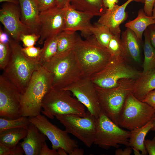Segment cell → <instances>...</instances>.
Instances as JSON below:
<instances>
[{"label": "cell", "mask_w": 155, "mask_h": 155, "mask_svg": "<svg viewBox=\"0 0 155 155\" xmlns=\"http://www.w3.org/2000/svg\"><path fill=\"white\" fill-rule=\"evenodd\" d=\"M40 12L45 11L56 6L55 0H35Z\"/></svg>", "instance_id": "36"}, {"label": "cell", "mask_w": 155, "mask_h": 155, "mask_svg": "<svg viewBox=\"0 0 155 155\" xmlns=\"http://www.w3.org/2000/svg\"><path fill=\"white\" fill-rule=\"evenodd\" d=\"M21 20L28 28L30 34H39L40 11L35 0H19Z\"/></svg>", "instance_id": "18"}, {"label": "cell", "mask_w": 155, "mask_h": 155, "mask_svg": "<svg viewBox=\"0 0 155 155\" xmlns=\"http://www.w3.org/2000/svg\"><path fill=\"white\" fill-rule=\"evenodd\" d=\"M42 66L50 74L55 89L63 90L84 76L73 49L56 55Z\"/></svg>", "instance_id": "2"}, {"label": "cell", "mask_w": 155, "mask_h": 155, "mask_svg": "<svg viewBox=\"0 0 155 155\" xmlns=\"http://www.w3.org/2000/svg\"><path fill=\"white\" fill-rule=\"evenodd\" d=\"M0 42L7 43L9 42L10 37L8 34L4 32L0 27Z\"/></svg>", "instance_id": "44"}, {"label": "cell", "mask_w": 155, "mask_h": 155, "mask_svg": "<svg viewBox=\"0 0 155 155\" xmlns=\"http://www.w3.org/2000/svg\"><path fill=\"white\" fill-rule=\"evenodd\" d=\"M27 130L22 128L9 129L0 132V143L12 148L16 147L20 140L26 136Z\"/></svg>", "instance_id": "26"}, {"label": "cell", "mask_w": 155, "mask_h": 155, "mask_svg": "<svg viewBox=\"0 0 155 155\" xmlns=\"http://www.w3.org/2000/svg\"><path fill=\"white\" fill-rule=\"evenodd\" d=\"M153 127L151 119L144 126L130 131L131 135L129 141V145L141 151V155H146L148 154L145 146V139Z\"/></svg>", "instance_id": "24"}, {"label": "cell", "mask_w": 155, "mask_h": 155, "mask_svg": "<svg viewBox=\"0 0 155 155\" xmlns=\"http://www.w3.org/2000/svg\"><path fill=\"white\" fill-rule=\"evenodd\" d=\"M133 150V151L134 154L135 155H141V154L140 152V150L137 148H134L132 147Z\"/></svg>", "instance_id": "49"}, {"label": "cell", "mask_w": 155, "mask_h": 155, "mask_svg": "<svg viewBox=\"0 0 155 155\" xmlns=\"http://www.w3.org/2000/svg\"><path fill=\"white\" fill-rule=\"evenodd\" d=\"M40 38L39 35L34 33L22 34L20 37L24 47H30L34 45Z\"/></svg>", "instance_id": "35"}, {"label": "cell", "mask_w": 155, "mask_h": 155, "mask_svg": "<svg viewBox=\"0 0 155 155\" xmlns=\"http://www.w3.org/2000/svg\"><path fill=\"white\" fill-rule=\"evenodd\" d=\"M155 109L137 98L132 93L127 96L119 118V125L129 131L142 127L151 120Z\"/></svg>", "instance_id": "7"}, {"label": "cell", "mask_w": 155, "mask_h": 155, "mask_svg": "<svg viewBox=\"0 0 155 155\" xmlns=\"http://www.w3.org/2000/svg\"><path fill=\"white\" fill-rule=\"evenodd\" d=\"M97 41L107 48L109 41L113 35L109 28L105 26L95 23L90 29Z\"/></svg>", "instance_id": "30"}, {"label": "cell", "mask_w": 155, "mask_h": 155, "mask_svg": "<svg viewBox=\"0 0 155 155\" xmlns=\"http://www.w3.org/2000/svg\"><path fill=\"white\" fill-rule=\"evenodd\" d=\"M22 49L27 57L34 62L40 64V61L42 48L32 46L22 48Z\"/></svg>", "instance_id": "33"}, {"label": "cell", "mask_w": 155, "mask_h": 155, "mask_svg": "<svg viewBox=\"0 0 155 155\" xmlns=\"http://www.w3.org/2000/svg\"><path fill=\"white\" fill-rule=\"evenodd\" d=\"M154 24L153 16L147 15L143 9H142L138 11L136 18L127 22L125 26L132 31L141 41L144 31L149 26Z\"/></svg>", "instance_id": "22"}, {"label": "cell", "mask_w": 155, "mask_h": 155, "mask_svg": "<svg viewBox=\"0 0 155 155\" xmlns=\"http://www.w3.org/2000/svg\"><path fill=\"white\" fill-rule=\"evenodd\" d=\"M79 35L75 32L68 30H63L58 34L56 55L73 49Z\"/></svg>", "instance_id": "27"}, {"label": "cell", "mask_w": 155, "mask_h": 155, "mask_svg": "<svg viewBox=\"0 0 155 155\" xmlns=\"http://www.w3.org/2000/svg\"><path fill=\"white\" fill-rule=\"evenodd\" d=\"M0 2H5L12 3L17 5H19V0H0Z\"/></svg>", "instance_id": "47"}, {"label": "cell", "mask_w": 155, "mask_h": 155, "mask_svg": "<svg viewBox=\"0 0 155 155\" xmlns=\"http://www.w3.org/2000/svg\"><path fill=\"white\" fill-rule=\"evenodd\" d=\"M11 49L9 42H0V69L3 70L7 65L10 57Z\"/></svg>", "instance_id": "32"}, {"label": "cell", "mask_w": 155, "mask_h": 155, "mask_svg": "<svg viewBox=\"0 0 155 155\" xmlns=\"http://www.w3.org/2000/svg\"><path fill=\"white\" fill-rule=\"evenodd\" d=\"M118 2L119 0H103L105 7L109 10L112 9Z\"/></svg>", "instance_id": "43"}, {"label": "cell", "mask_w": 155, "mask_h": 155, "mask_svg": "<svg viewBox=\"0 0 155 155\" xmlns=\"http://www.w3.org/2000/svg\"><path fill=\"white\" fill-rule=\"evenodd\" d=\"M23 94L2 74L0 76V116L10 119L22 116Z\"/></svg>", "instance_id": "12"}, {"label": "cell", "mask_w": 155, "mask_h": 155, "mask_svg": "<svg viewBox=\"0 0 155 155\" xmlns=\"http://www.w3.org/2000/svg\"><path fill=\"white\" fill-rule=\"evenodd\" d=\"M84 151L81 148L78 147L74 148L69 155H83L84 154Z\"/></svg>", "instance_id": "46"}, {"label": "cell", "mask_w": 155, "mask_h": 155, "mask_svg": "<svg viewBox=\"0 0 155 155\" xmlns=\"http://www.w3.org/2000/svg\"><path fill=\"white\" fill-rule=\"evenodd\" d=\"M152 120L153 123V127L151 130L155 131V114L152 117Z\"/></svg>", "instance_id": "50"}, {"label": "cell", "mask_w": 155, "mask_h": 155, "mask_svg": "<svg viewBox=\"0 0 155 155\" xmlns=\"http://www.w3.org/2000/svg\"><path fill=\"white\" fill-rule=\"evenodd\" d=\"M121 41L128 59L137 63L141 62L140 41L134 33L127 28L121 37Z\"/></svg>", "instance_id": "20"}, {"label": "cell", "mask_w": 155, "mask_h": 155, "mask_svg": "<svg viewBox=\"0 0 155 155\" xmlns=\"http://www.w3.org/2000/svg\"><path fill=\"white\" fill-rule=\"evenodd\" d=\"M41 112L48 118L53 119L57 116L74 115L85 116V106L69 91L52 88L44 97Z\"/></svg>", "instance_id": "6"}, {"label": "cell", "mask_w": 155, "mask_h": 155, "mask_svg": "<svg viewBox=\"0 0 155 155\" xmlns=\"http://www.w3.org/2000/svg\"><path fill=\"white\" fill-rule=\"evenodd\" d=\"M144 144L149 154L155 155V136L152 140H145Z\"/></svg>", "instance_id": "37"}, {"label": "cell", "mask_w": 155, "mask_h": 155, "mask_svg": "<svg viewBox=\"0 0 155 155\" xmlns=\"http://www.w3.org/2000/svg\"><path fill=\"white\" fill-rule=\"evenodd\" d=\"M144 58L142 65L143 75L155 69V48L151 43L148 28L144 31Z\"/></svg>", "instance_id": "25"}, {"label": "cell", "mask_w": 155, "mask_h": 155, "mask_svg": "<svg viewBox=\"0 0 155 155\" xmlns=\"http://www.w3.org/2000/svg\"><path fill=\"white\" fill-rule=\"evenodd\" d=\"M55 117L64 126L66 131L78 138L87 147L90 148L94 144L97 119L88 111L84 117L66 115Z\"/></svg>", "instance_id": "10"}, {"label": "cell", "mask_w": 155, "mask_h": 155, "mask_svg": "<svg viewBox=\"0 0 155 155\" xmlns=\"http://www.w3.org/2000/svg\"><path fill=\"white\" fill-rule=\"evenodd\" d=\"M0 21L10 36L17 42L20 41L22 34H30L21 20L19 5L8 2L3 3L0 10Z\"/></svg>", "instance_id": "15"}, {"label": "cell", "mask_w": 155, "mask_h": 155, "mask_svg": "<svg viewBox=\"0 0 155 155\" xmlns=\"http://www.w3.org/2000/svg\"><path fill=\"white\" fill-rule=\"evenodd\" d=\"M155 0H145L143 9L146 15L152 16V10Z\"/></svg>", "instance_id": "39"}, {"label": "cell", "mask_w": 155, "mask_h": 155, "mask_svg": "<svg viewBox=\"0 0 155 155\" xmlns=\"http://www.w3.org/2000/svg\"><path fill=\"white\" fill-rule=\"evenodd\" d=\"M52 88L50 74L42 66L33 73L21 101L22 116H36L42 111L43 99Z\"/></svg>", "instance_id": "4"}, {"label": "cell", "mask_w": 155, "mask_h": 155, "mask_svg": "<svg viewBox=\"0 0 155 155\" xmlns=\"http://www.w3.org/2000/svg\"><path fill=\"white\" fill-rule=\"evenodd\" d=\"M27 130L26 136L20 145L26 155H40L42 146L46 140V135L31 123Z\"/></svg>", "instance_id": "19"}, {"label": "cell", "mask_w": 155, "mask_h": 155, "mask_svg": "<svg viewBox=\"0 0 155 155\" xmlns=\"http://www.w3.org/2000/svg\"><path fill=\"white\" fill-rule=\"evenodd\" d=\"M57 150V152L59 155H67V154L66 151L62 148H58Z\"/></svg>", "instance_id": "48"}, {"label": "cell", "mask_w": 155, "mask_h": 155, "mask_svg": "<svg viewBox=\"0 0 155 155\" xmlns=\"http://www.w3.org/2000/svg\"><path fill=\"white\" fill-rule=\"evenodd\" d=\"M71 5L76 9L92 15L100 16L106 8L103 0H71Z\"/></svg>", "instance_id": "23"}, {"label": "cell", "mask_w": 155, "mask_h": 155, "mask_svg": "<svg viewBox=\"0 0 155 155\" xmlns=\"http://www.w3.org/2000/svg\"><path fill=\"white\" fill-rule=\"evenodd\" d=\"M142 74V71L132 66L128 60L112 59L106 66L90 78L95 86L111 88L117 86L122 79L137 80Z\"/></svg>", "instance_id": "8"}, {"label": "cell", "mask_w": 155, "mask_h": 155, "mask_svg": "<svg viewBox=\"0 0 155 155\" xmlns=\"http://www.w3.org/2000/svg\"><path fill=\"white\" fill-rule=\"evenodd\" d=\"M9 43L10 57L2 75L23 94L33 73L42 65L27 57L23 52L19 42L10 37Z\"/></svg>", "instance_id": "3"}, {"label": "cell", "mask_w": 155, "mask_h": 155, "mask_svg": "<svg viewBox=\"0 0 155 155\" xmlns=\"http://www.w3.org/2000/svg\"><path fill=\"white\" fill-rule=\"evenodd\" d=\"M65 7L56 6L40 12L39 17L38 43L42 44L50 36L59 34L64 30L65 25Z\"/></svg>", "instance_id": "14"}, {"label": "cell", "mask_w": 155, "mask_h": 155, "mask_svg": "<svg viewBox=\"0 0 155 155\" xmlns=\"http://www.w3.org/2000/svg\"><path fill=\"white\" fill-rule=\"evenodd\" d=\"M43 43L40 61L41 65L56 55L57 50V35L48 37Z\"/></svg>", "instance_id": "29"}, {"label": "cell", "mask_w": 155, "mask_h": 155, "mask_svg": "<svg viewBox=\"0 0 155 155\" xmlns=\"http://www.w3.org/2000/svg\"><path fill=\"white\" fill-rule=\"evenodd\" d=\"M142 101L147 103L155 109V89L149 92Z\"/></svg>", "instance_id": "38"}, {"label": "cell", "mask_w": 155, "mask_h": 155, "mask_svg": "<svg viewBox=\"0 0 155 155\" xmlns=\"http://www.w3.org/2000/svg\"><path fill=\"white\" fill-rule=\"evenodd\" d=\"M28 118L22 116L16 119H10L1 117L0 132L13 128H22L27 129L30 124Z\"/></svg>", "instance_id": "31"}, {"label": "cell", "mask_w": 155, "mask_h": 155, "mask_svg": "<svg viewBox=\"0 0 155 155\" xmlns=\"http://www.w3.org/2000/svg\"><path fill=\"white\" fill-rule=\"evenodd\" d=\"M154 6H155V3H154Z\"/></svg>", "instance_id": "52"}, {"label": "cell", "mask_w": 155, "mask_h": 155, "mask_svg": "<svg viewBox=\"0 0 155 155\" xmlns=\"http://www.w3.org/2000/svg\"><path fill=\"white\" fill-rule=\"evenodd\" d=\"M136 80L122 79L111 88L94 85L102 112L118 125L119 114L127 96L132 93Z\"/></svg>", "instance_id": "5"}, {"label": "cell", "mask_w": 155, "mask_h": 155, "mask_svg": "<svg viewBox=\"0 0 155 155\" xmlns=\"http://www.w3.org/2000/svg\"><path fill=\"white\" fill-rule=\"evenodd\" d=\"M24 153V151L20 145L10 148L0 143V155H23Z\"/></svg>", "instance_id": "34"}, {"label": "cell", "mask_w": 155, "mask_h": 155, "mask_svg": "<svg viewBox=\"0 0 155 155\" xmlns=\"http://www.w3.org/2000/svg\"><path fill=\"white\" fill-rule=\"evenodd\" d=\"M57 6L60 8H63L70 4L71 0H55Z\"/></svg>", "instance_id": "45"}, {"label": "cell", "mask_w": 155, "mask_h": 155, "mask_svg": "<svg viewBox=\"0 0 155 155\" xmlns=\"http://www.w3.org/2000/svg\"><path fill=\"white\" fill-rule=\"evenodd\" d=\"M69 91L96 119L102 112L94 83L90 78L83 76L65 88Z\"/></svg>", "instance_id": "13"}, {"label": "cell", "mask_w": 155, "mask_h": 155, "mask_svg": "<svg viewBox=\"0 0 155 155\" xmlns=\"http://www.w3.org/2000/svg\"><path fill=\"white\" fill-rule=\"evenodd\" d=\"M28 119L47 137L52 144V149L57 150L62 148L69 155L74 148L78 147L77 142L71 139L66 131L52 123L44 115L40 114Z\"/></svg>", "instance_id": "11"}, {"label": "cell", "mask_w": 155, "mask_h": 155, "mask_svg": "<svg viewBox=\"0 0 155 155\" xmlns=\"http://www.w3.org/2000/svg\"><path fill=\"white\" fill-rule=\"evenodd\" d=\"M119 126L102 112L96 119L94 144L105 150L111 147L118 148L120 145L130 146V131L124 130Z\"/></svg>", "instance_id": "9"}, {"label": "cell", "mask_w": 155, "mask_h": 155, "mask_svg": "<svg viewBox=\"0 0 155 155\" xmlns=\"http://www.w3.org/2000/svg\"><path fill=\"white\" fill-rule=\"evenodd\" d=\"M152 16H153L154 21V24L155 25V6H154L152 12Z\"/></svg>", "instance_id": "51"}, {"label": "cell", "mask_w": 155, "mask_h": 155, "mask_svg": "<svg viewBox=\"0 0 155 155\" xmlns=\"http://www.w3.org/2000/svg\"><path fill=\"white\" fill-rule=\"evenodd\" d=\"M133 1L144 3L145 0H127L120 6L117 4L111 10L107 9L97 22L108 27L113 35L120 34V25L128 17L125 9L127 5Z\"/></svg>", "instance_id": "17"}, {"label": "cell", "mask_w": 155, "mask_h": 155, "mask_svg": "<svg viewBox=\"0 0 155 155\" xmlns=\"http://www.w3.org/2000/svg\"><path fill=\"white\" fill-rule=\"evenodd\" d=\"M148 28L151 43L155 48V25L154 24H152Z\"/></svg>", "instance_id": "41"}, {"label": "cell", "mask_w": 155, "mask_h": 155, "mask_svg": "<svg viewBox=\"0 0 155 155\" xmlns=\"http://www.w3.org/2000/svg\"><path fill=\"white\" fill-rule=\"evenodd\" d=\"M112 59L128 60L127 56L122 44L120 34L113 35L107 48Z\"/></svg>", "instance_id": "28"}, {"label": "cell", "mask_w": 155, "mask_h": 155, "mask_svg": "<svg viewBox=\"0 0 155 155\" xmlns=\"http://www.w3.org/2000/svg\"><path fill=\"white\" fill-rule=\"evenodd\" d=\"M65 7V22L64 30L75 32L80 31L82 36L86 39L92 36L90 29L92 24L91 20L94 16L76 9L70 3Z\"/></svg>", "instance_id": "16"}, {"label": "cell", "mask_w": 155, "mask_h": 155, "mask_svg": "<svg viewBox=\"0 0 155 155\" xmlns=\"http://www.w3.org/2000/svg\"><path fill=\"white\" fill-rule=\"evenodd\" d=\"M40 155H59L57 150L53 149H50L45 142L42 146Z\"/></svg>", "instance_id": "40"}, {"label": "cell", "mask_w": 155, "mask_h": 155, "mask_svg": "<svg viewBox=\"0 0 155 155\" xmlns=\"http://www.w3.org/2000/svg\"><path fill=\"white\" fill-rule=\"evenodd\" d=\"M155 89V69L142 75L135 80L132 93L142 100L148 93Z\"/></svg>", "instance_id": "21"}, {"label": "cell", "mask_w": 155, "mask_h": 155, "mask_svg": "<svg viewBox=\"0 0 155 155\" xmlns=\"http://www.w3.org/2000/svg\"><path fill=\"white\" fill-rule=\"evenodd\" d=\"M86 39L83 40L79 35L73 49L84 76L90 78L104 68L112 59L108 49L101 45L94 35Z\"/></svg>", "instance_id": "1"}, {"label": "cell", "mask_w": 155, "mask_h": 155, "mask_svg": "<svg viewBox=\"0 0 155 155\" xmlns=\"http://www.w3.org/2000/svg\"><path fill=\"white\" fill-rule=\"evenodd\" d=\"M132 151V148L130 146H127L123 150L119 149L116 150L115 154V155H130Z\"/></svg>", "instance_id": "42"}]
</instances>
